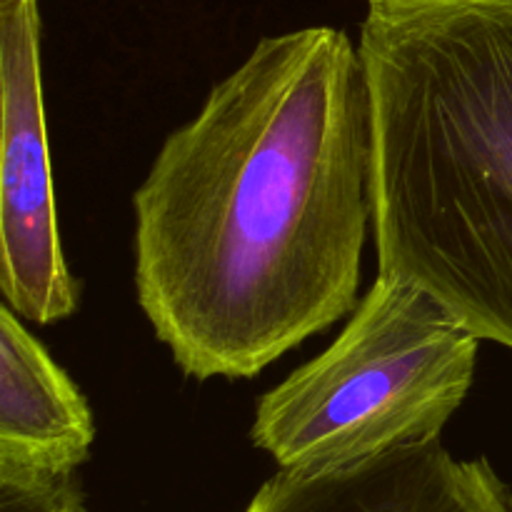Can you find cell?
Here are the masks:
<instances>
[{
	"label": "cell",
	"mask_w": 512,
	"mask_h": 512,
	"mask_svg": "<svg viewBox=\"0 0 512 512\" xmlns=\"http://www.w3.org/2000/svg\"><path fill=\"white\" fill-rule=\"evenodd\" d=\"M373 105L330 25L258 40L133 193L135 295L188 378L250 380L358 308Z\"/></svg>",
	"instance_id": "1"
},
{
	"label": "cell",
	"mask_w": 512,
	"mask_h": 512,
	"mask_svg": "<svg viewBox=\"0 0 512 512\" xmlns=\"http://www.w3.org/2000/svg\"><path fill=\"white\" fill-rule=\"evenodd\" d=\"M378 273L512 350V0H368Z\"/></svg>",
	"instance_id": "2"
},
{
	"label": "cell",
	"mask_w": 512,
	"mask_h": 512,
	"mask_svg": "<svg viewBox=\"0 0 512 512\" xmlns=\"http://www.w3.org/2000/svg\"><path fill=\"white\" fill-rule=\"evenodd\" d=\"M480 338L378 273L338 338L255 405L250 440L290 475H325L440 440L468 398Z\"/></svg>",
	"instance_id": "3"
},
{
	"label": "cell",
	"mask_w": 512,
	"mask_h": 512,
	"mask_svg": "<svg viewBox=\"0 0 512 512\" xmlns=\"http://www.w3.org/2000/svg\"><path fill=\"white\" fill-rule=\"evenodd\" d=\"M0 290L30 323L75 315L80 283L65 263L50 173L38 0H0Z\"/></svg>",
	"instance_id": "4"
},
{
	"label": "cell",
	"mask_w": 512,
	"mask_h": 512,
	"mask_svg": "<svg viewBox=\"0 0 512 512\" xmlns=\"http://www.w3.org/2000/svg\"><path fill=\"white\" fill-rule=\"evenodd\" d=\"M245 512H512V493L488 458L433 440L325 475L278 470Z\"/></svg>",
	"instance_id": "5"
},
{
	"label": "cell",
	"mask_w": 512,
	"mask_h": 512,
	"mask_svg": "<svg viewBox=\"0 0 512 512\" xmlns=\"http://www.w3.org/2000/svg\"><path fill=\"white\" fill-rule=\"evenodd\" d=\"M20 320L0 308V478L75 473L90 458L93 413Z\"/></svg>",
	"instance_id": "6"
},
{
	"label": "cell",
	"mask_w": 512,
	"mask_h": 512,
	"mask_svg": "<svg viewBox=\"0 0 512 512\" xmlns=\"http://www.w3.org/2000/svg\"><path fill=\"white\" fill-rule=\"evenodd\" d=\"M0 512H85L78 470L33 478H0Z\"/></svg>",
	"instance_id": "7"
}]
</instances>
